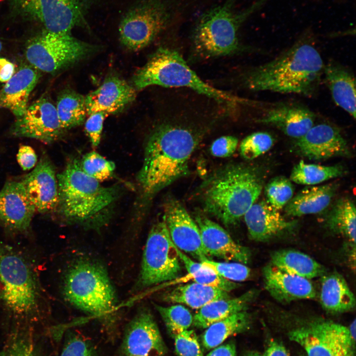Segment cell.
<instances>
[{
    "mask_svg": "<svg viewBox=\"0 0 356 356\" xmlns=\"http://www.w3.org/2000/svg\"><path fill=\"white\" fill-rule=\"evenodd\" d=\"M189 111L170 113L150 135L137 178L143 191L151 195L188 172L190 158L203 128L197 127Z\"/></svg>",
    "mask_w": 356,
    "mask_h": 356,
    "instance_id": "cell-1",
    "label": "cell"
},
{
    "mask_svg": "<svg viewBox=\"0 0 356 356\" xmlns=\"http://www.w3.org/2000/svg\"><path fill=\"white\" fill-rule=\"evenodd\" d=\"M324 64L310 39L299 40L274 59L246 71L241 84L252 91L311 96L316 91Z\"/></svg>",
    "mask_w": 356,
    "mask_h": 356,
    "instance_id": "cell-2",
    "label": "cell"
},
{
    "mask_svg": "<svg viewBox=\"0 0 356 356\" xmlns=\"http://www.w3.org/2000/svg\"><path fill=\"white\" fill-rule=\"evenodd\" d=\"M263 183L261 174L253 167H227L207 184L202 196L204 210L224 224L236 223L256 202Z\"/></svg>",
    "mask_w": 356,
    "mask_h": 356,
    "instance_id": "cell-3",
    "label": "cell"
},
{
    "mask_svg": "<svg viewBox=\"0 0 356 356\" xmlns=\"http://www.w3.org/2000/svg\"><path fill=\"white\" fill-rule=\"evenodd\" d=\"M58 205L63 217L79 223H93L115 201V187H104L85 173L74 159L57 176Z\"/></svg>",
    "mask_w": 356,
    "mask_h": 356,
    "instance_id": "cell-4",
    "label": "cell"
},
{
    "mask_svg": "<svg viewBox=\"0 0 356 356\" xmlns=\"http://www.w3.org/2000/svg\"><path fill=\"white\" fill-rule=\"evenodd\" d=\"M133 81L137 90L152 85L187 88L227 107H234L244 101L204 82L178 51L167 47H160L155 51L136 72Z\"/></svg>",
    "mask_w": 356,
    "mask_h": 356,
    "instance_id": "cell-5",
    "label": "cell"
},
{
    "mask_svg": "<svg viewBox=\"0 0 356 356\" xmlns=\"http://www.w3.org/2000/svg\"><path fill=\"white\" fill-rule=\"evenodd\" d=\"M271 0H256L244 10L235 13L232 0L204 13L192 34L194 55L209 59L230 55L240 48L238 32L241 25L252 14Z\"/></svg>",
    "mask_w": 356,
    "mask_h": 356,
    "instance_id": "cell-6",
    "label": "cell"
},
{
    "mask_svg": "<svg viewBox=\"0 0 356 356\" xmlns=\"http://www.w3.org/2000/svg\"><path fill=\"white\" fill-rule=\"evenodd\" d=\"M63 285L65 299L75 308L101 320L113 317L115 290L106 269L98 262L77 260L65 273Z\"/></svg>",
    "mask_w": 356,
    "mask_h": 356,
    "instance_id": "cell-7",
    "label": "cell"
},
{
    "mask_svg": "<svg viewBox=\"0 0 356 356\" xmlns=\"http://www.w3.org/2000/svg\"><path fill=\"white\" fill-rule=\"evenodd\" d=\"M12 15L42 25L56 33L71 34L86 24L87 12L93 0H7Z\"/></svg>",
    "mask_w": 356,
    "mask_h": 356,
    "instance_id": "cell-8",
    "label": "cell"
},
{
    "mask_svg": "<svg viewBox=\"0 0 356 356\" xmlns=\"http://www.w3.org/2000/svg\"><path fill=\"white\" fill-rule=\"evenodd\" d=\"M0 298L8 310L27 316L38 309L40 293L35 275L25 260L8 248L0 249Z\"/></svg>",
    "mask_w": 356,
    "mask_h": 356,
    "instance_id": "cell-9",
    "label": "cell"
},
{
    "mask_svg": "<svg viewBox=\"0 0 356 356\" xmlns=\"http://www.w3.org/2000/svg\"><path fill=\"white\" fill-rule=\"evenodd\" d=\"M97 49V46L78 40L71 34L44 29L28 41L25 56L37 70L54 73L87 57Z\"/></svg>",
    "mask_w": 356,
    "mask_h": 356,
    "instance_id": "cell-10",
    "label": "cell"
},
{
    "mask_svg": "<svg viewBox=\"0 0 356 356\" xmlns=\"http://www.w3.org/2000/svg\"><path fill=\"white\" fill-rule=\"evenodd\" d=\"M179 260L162 218L148 233L134 288L141 290L178 278L181 269Z\"/></svg>",
    "mask_w": 356,
    "mask_h": 356,
    "instance_id": "cell-11",
    "label": "cell"
},
{
    "mask_svg": "<svg viewBox=\"0 0 356 356\" xmlns=\"http://www.w3.org/2000/svg\"><path fill=\"white\" fill-rule=\"evenodd\" d=\"M171 13L159 0H146L132 8L119 25L122 44L132 50H140L149 44L167 26Z\"/></svg>",
    "mask_w": 356,
    "mask_h": 356,
    "instance_id": "cell-12",
    "label": "cell"
},
{
    "mask_svg": "<svg viewBox=\"0 0 356 356\" xmlns=\"http://www.w3.org/2000/svg\"><path fill=\"white\" fill-rule=\"evenodd\" d=\"M290 339L303 347L307 356H355V343L348 327L331 321L315 322L293 330Z\"/></svg>",
    "mask_w": 356,
    "mask_h": 356,
    "instance_id": "cell-13",
    "label": "cell"
},
{
    "mask_svg": "<svg viewBox=\"0 0 356 356\" xmlns=\"http://www.w3.org/2000/svg\"><path fill=\"white\" fill-rule=\"evenodd\" d=\"M121 349L125 356H163L167 352L158 325L146 309L139 310L127 324Z\"/></svg>",
    "mask_w": 356,
    "mask_h": 356,
    "instance_id": "cell-14",
    "label": "cell"
},
{
    "mask_svg": "<svg viewBox=\"0 0 356 356\" xmlns=\"http://www.w3.org/2000/svg\"><path fill=\"white\" fill-rule=\"evenodd\" d=\"M63 131L55 106L44 97L28 106L23 114L17 118L12 129L16 136L35 138L45 142L58 139Z\"/></svg>",
    "mask_w": 356,
    "mask_h": 356,
    "instance_id": "cell-15",
    "label": "cell"
},
{
    "mask_svg": "<svg viewBox=\"0 0 356 356\" xmlns=\"http://www.w3.org/2000/svg\"><path fill=\"white\" fill-rule=\"evenodd\" d=\"M163 218L172 241L179 250L199 261L210 257L197 224L178 201L170 199L166 203Z\"/></svg>",
    "mask_w": 356,
    "mask_h": 356,
    "instance_id": "cell-16",
    "label": "cell"
},
{
    "mask_svg": "<svg viewBox=\"0 0 356 356\" xmlns=\"http://www.w3.org/2000/svg\"><path fill=\"white\" fill-rule=\"evenodd\" d=\"M295 146L302 156L313 160L350 154L347 142L340 131L327 124L313 125L297 139Z\"/></svg>",
    "mask_w": 356,
    "mask_h": 356,
    "instance_id": "cell-17",
    "label": "cell"
},
{
    "mask_svg": "<svg viewBox=\"0 0 356 356\" xmlns=\"http://www.w3.org/2000/svg\"><path fill=\"white\" fill-rule=\"evenodd\" d=\"M22 181L6 182L0 191V222L10 229H28L36 212Z\"/></svg>",
    "mask_w": 356,
    "mask_h": 356,
    "instance_id": "cell-18",
    "label": "cell"
},
{
    "mask_svg": "<svg viewBox=\"0 0 356 356\" xmlns=\"http://www.w3.org/2000/svg\"><path fill=\"white\" fill-rule=\"evenodd\" d=\"M195 219L203 246L209 256L243 264L248 263L251 257L249 250L235 242L224 228L201 214L197 215Z\"/></svg>",
    "mask_w": 356,
    "mask_h": 356,
    "instance_id": "cell-19",
    "label": "cell"
},
{
    "mask_svg": "<svg viewBox=\"0 0 356 356\" xmlns=\"http://www.w3.org/2000/svg\"><path fill=\"white\" fill-rule=\"evenodd\" d=\"M36 211L46 213L58 205L57 178L51 162L43 157L21 181Z\"/></svg>",
    "mask_w": 356,
    "mask_h": 356,
    "instance_id": "cell-20",
    "label": "cell"
},
{
    "mask_svg": "<svg viewBox=\"0 0 356 356\" xmlns=\"http://www.w3.org/2000/svg\"><path fill=\"white\" fill-rule=\"evenodd\" d=\"M263 275L265 289L280 303L315 297V289L309 279L284 271L271 263L264 267Z\"/></svg>",
    "mask_w": 356,
    "mask_h": 356,
    "instance_id": "cell-21",
    "label": "cell"
},
{
    "mask_svg": "<svg viewBox=\"0 0 356 356\" xmlns=\"http://www.w3.org/2000/svg\"><path fill=\"white\" fill-rule=\"evenodd\" d=\"M135 97L134 88L119 77L110 75L97 89L85 96L87 114L100 111L109 115L116 113L134 101Z\"/></svg>",
    "mask_w": 356,
    "mask_h": 356,
    "instance_id": "cell-22",
    "label": "cell"
},
{
    "mask_svg": "<svg viewBox=\"0 0 356 356\" xmlns=\"http://www.w3.org/2000/svg\"><path fill=\"white\" fill-rule=\"evenodd\" d=\"M250 239L265 241L293 229L296 221L286 220L267 201L255 203L243 216Z\"/></svg>",
    "mask_w": 356,
    "mask_h": 356,
    "instance_id": "cell-23",
    "label": "cell"
},
{
    "mask_svg": "<svg viewBox=\"0 0 356 356\" xmlns=\"http://www.w3.org/2000/svg\"><path fill=\"white\" fill-rule=\"evenodd\" d=\"M314 120L313 113L306 107L280 104L267 110L259 122L276 127L287 136L298 139L314 125Z\"/></svg>",
    "mask_w": 356,
    "mask_h": 356,
    "instance_id": "cell-24",
    "label": "cell"
},
{
    "mask_svg": "<svg viewBox=\"0 0 356 356\" xmlns=\"http://www.w3.org/2000/svg\"><path fill=\"white\" fill-rule=\"evenodd\" d=\"M40 77L37 70L24 66L14 73L0 90V108L9 110L17 118L28 107L30 94Z\"/></svg>",
    "mask_w": 356,
    "mask_h": 356,
    "instance_id": "cell-25",
    "label": "cell"
},
{
    "mask_svg": "<svg viewBox=\"0 0 356 356\" xmlns=\"http://www.w3.org/2000/svg\"><path fill=\"white\" fill-rule=\"evenodd\" d=\"M323 73L335 103L355 119L356 95L354 76L344 67L333 62L324 65Z\"/></svg>",
    "mask_w": 356,
    "mask_h": 356,
    "instance_id": "cell-26",
    "label": "cell"
},
{
    "mask_svg": "<svg viewBox=\"0 0 356 356\" xmlns=\"http://www.w3.org/2000/svg\"><path fill=\"white\" fill-rule=\"evenodd\" d=\"M337 185L329 183L306 187L299 191L285 206L287 216L301 217L321 213L330 204Z\"/></svg>",
    "mask_w": 356,
    "mask_h": 356,
    "instance_id": "cell-27",
    "label": "cell"
},
{
    "mask_svg": "<svg viewBox=\"0 0 356 356\" xmlns=\"http://www.w3.org/2000/svg\"><path fill=\"white\" fill-rule=\"evenodd\" d=\"M257 290L252 289L238 297L211 302L199 309L193 317L192 323L197 327L206 328L234 313L247 311L249 305L257 297Z\"/></svg>",
    "mask_w": 356,
    "mask_h": 356,
    "instance_id": "cell-28",
    "label": "cell"
},
{
    "mask_svg": "<svg viewBox=\"0 0 356 356\" xmlns=\"http://www.w3.org/2000/svg\"><path fill=\"white\" fill-rule=\"evenodd\" d=\"M320 303L328 312L338 313L352 310L355 307L354 294L344 278L337 272L321 276Z\"/></svg>",
    "mask_w": 356,
    "mask_h": 356,
    "instance_id": "cell-29",
    "label": "cell"
},
{
    "mask_svg": "<svg viewBox=\"0 0 356 356\" xmlns=\"http://www.w3.org/2000/svg\"><path fill=\"white\" fill-rule=\"evenodd\" d=\"M229 298L226 291L195 282L179 284L164 296L166 302L185 304L195 309H199L213 301Z\"/></svg>",
    "mask_w": 356,
    "mask_h": 356,
    "instance_id": "cell-30",
    "label": "cell"
},
{
    "mask_svg": "<svg viewBox=\"0 0 356 356\" xmlns=\"http://www.w3.org/2000/svg\"><path fill=\"white\" fill-rule=\"evenodd\" d=\"M271 264L292 274L310 279L322 276L324 267L301 252L294 250H280L271 256Z\"/></svg>",
    "mask_w": 356,
    "mask_h": 356,
    "instance_id": "cell-31",
    "label": "cell"
},
{
    "mask_svg": "<svg viewBox=\"0 0 356 356\" xmlns=\"http://www.w3.org/2000/svg\"><path fill=\"white\" fill-rule=\"evenodd\" d=\"M250 317L247 311L234 313L206 328L202 335L204 347L209 350L222 344L228 337L248 328Z\"/></svg>",
    "mask_w": 356,
    "mask_h": 356,
    "instance_id": "cell-32",
    "label": "cell"
},
{
    "mask_svg": "<svg viewBox=\"0 0 356 356\" xmlns=\"http://www.w3.org/2000/svg\"><path fill=\"white\" fill-rule=\"evenodd\" d=\"M356 207L347 198L339 199L329 212L326 224L332 231L346 237L352 244L356 242Z\"/></svg>",
    "mask_w": 356,
    "mask_h": 356,
    "instance_id": "cell-33",
    "label": "cell"
},
{
    "mask_svg": "<svg viewBox=\"0 0 356 356\" xmlns=\"http://www.w3.org/2000/svg\"><path fill=\"white\" fill-rule=\"evenodd\" d=\"M56 109L62 129L81 125L87 114L85 96L71 89L63 91L58 96Z\"/></svg>",
    "mask_w": 356,
    "mask_h": 356,
    "instance_id": "cell-34",
    "label": "cell"
},
{
    "mask_svg": "<svg viewBox=\"0 0 356 356\" xmlns=\"http://www.w3.org/2000/svg\"><path fill=\"white\" fill-rule=\"evenodd\" d=\"M344 169L341 166H323L307 164L300 161L293 168L290 180L296 183L313 185L341 176Z\"/></svg>",
    "mask_w": 356,
    "mask_h": 356,
    "instance_id": "cell-35",
    "label": "cell"
},
{
    "mask_svg": "<svg viewBox=\"0 0 356 356\" xmlns=\"http://www.w3.org/2000/svg\"><path fill=\"white\" fill-rule=\"evenodd\" d=\"M174 246L180 260L183 263L188 274L191 276L194 282L216 287L228 292L239 286V284L221 277L201 263L194 262Z\"/></svg>",
    "mask_w": 356,
    "mask_h": 356,
    "instance_id": "cell-36",
    "label": "cell"
},
{
    "mask_svg": "<svg viewBox=\"0 0 356 356\" xmlns=\"http://www.w3.org/2000/svg\"><path fill=\"white\" fill-rule=\"evenodd\" d=\"M169 332L174 336L187 330L193 322V316L190 311L182 305L169 307L156 305Z\"/></svg>",
    "mask_w": 356,
    "mask_h": 356,
    "instance_id": "cell-37",
    "label": "cell"
},
{
    "mask_svg": "<svg viewBox=\"0 0 356 356\" xmlns=\"http://www.w3.org/2000/svg\"><path fill=\"white\" fill-rule=\"evenodd\" d=\"M294 192L291 180L282 176L271 179L265 188L267 202L278 210L287 204L293 197Z\"/></svg>",
    "mask_w": 356,
    "mask_h": 356,
    "instance_id": "cell-38",
    "label": "cell"
},
{
    "mask_svg": "<svg viewBox=\"0 0 356 356\" xmlns=\"http://www.w3.org/2000/svg\"><path fill=\"white\" fill-rule=\"evenodd\" d=\"M80 164L85 173L99 181L109 178L115 168L113 162L107 160L95 151L86 154Z\"/></svg>",
    "mask_w": 356,
    "mask_h": 356,
    "instance_id": "cell-39",
    "label": "cell"
},
{
    "mask_svg": "<svg viewBox=\"0 0 356 356\" xmlns=\"http://www.w3.org/2000/svg\"><path fill=\"white\" fill-rule=\"evenodd\" d=\"M274 143L272 135L266 132H257L246 136L240 144L241 155L253 160L269 150Z\"/></svg>",
    "mask_w": 356,
    "mask_h": 356,
    "instance_id": "cell-40",
    "label": "cell"
},
{
    "mask_svg": "<svg viewBox=\"0 0 356 356\" xmlns=\"http://www.w3.org/2000/svg\"><path fill=\"white\" fill-rule=\"evenodd\" d=\"M200 262L221 277L231 281L246 280L251 274L250 269L240 263L217 262L209 258H205Z\"/></svg>",
    "mask_w": 356,
    "mask_h": 356,
    "instance_id": "cell-41",
    "label": "cell"
},
{
    "mask_svg": "<svg viewBox=\"0 0 356 356\" xmlns=\"http://www.w3.org/2000/svg\"><path fill=\"white\" fill-rule=\"evenodd\" d=\"M60 356H96V353L89 340L73 333L66 341Z\"/></svg>",
    "mask_w": 356,
    "mask_h": 356,
    "instance_id": "cell-42",
    "label": "cell"
},
{
    "mask_svg": "<svg viewBox=\"0 0 356 356\" xmlns=\"http://www.w3.org/2000/svg\"><path fill=\"white\" fill-rule=\"evenodd\" d=\"M174 338L175 350L179 356H204L193 330H184Z\"/></svg>",
    "mask_w": 356,
    "mask_h": 356,
    "instance_id": "cell-43",
    "label": "cell"
},
{
    "mask_svg": "<svg viewBox=\"0 0 356 356\" xmlns=\"http://www.w3.org/2000/svg\"><path fill=\"white\" fill-rule=\"evenodd\" d=\"M109 114L100 111L89 115L85 123V131L92 146L96 147L100 143L102 132L103 122Z\"/></svg>",
    "mask_w": 356,
    "mask_h": 356,
    "instance_id": "cell-44",
    "label": "cell"
},
{
    "mask_svg": "<svg viewBox=\"0 0 356 356\" xmlns=\"http://www.w3.org/2000/svg\"><path fill=\"white\" fill-rule=\"evenodd\" d=\"M5 354L6 356H36L31 338L21 334L12 337Z\"/></svg>",
    "mask_w": 356,
    "mask_h": 356,
    "instance_id": "cell-45",
    "label": "cell"
},
{
    "mask_svg": "<svg viewBox=\"0 0 356 356\" xmlns=\"http://www.w3.org/2000/svg\"><path fill=\"white\" fill-rule=\"evenodd\" d=\"M238 143V138L232 135H226L216 139L211 146V154L217 157L225 158L232 155Z\"/></svg>",
    "mask_w": 356,
    "mask_h": 356,
    "instance_id": "cell-46",
    "label": "cell"
},
{
    "mask_svg": "<svg viewBox=\"0 0 356 356\" xmlns=\"http://www.w3.org/2000/svg\"><path fill=\"white\" fill-rule=\"evenodd\" d=\"M17 160L23 170H29L36 164L37 156L34 150L30 146H21L17 154Z\"/></svg>",
    "mask_w": 356,
    "mask_h": 356,
    "instance_id": "cell-47",
    "label": "cell"
},
{
    "mask_svg": "<svg viewBox=\"0 0 356 356\" xmlns=\"http://www.w3.org/2000/svg\"><path fill=\"white\" fill-rule=\"evenodd\" d=\"M15 66L8 60L0 58V82H6L14 74Z\"/></svg>",
    "mask_w": 356,
    "mask_h": 356,
    "instance_id": "cell-48",
    "label": "cell"
},
{
    "mask_svg": "<svg viewBox=\"0 0 356 356\" xmlns=\"http://www.w3.org/2000/svg\"><path fill=\"white\" fill-rule=\"evenodd\" d=\"M214 348L207 356H236V348L233 343H227Z\"/></svg>",
    "mask_w": 356,
    "mask_h": 356,
    "instance_id": "cell-49",
    "label": "cell"
},
{
    "mask_svg": "<svg viewBox=\"0 0 356 356\" xmlns=\"http://www.w3.org/2000/svg\"><path fill=\"white\" fill-rule=\"evenodd\" d=\"M265 356H289L284 347L276 341H271L265 354Z\"/></svg>",
    "mask_w": 356,
    "mask_h": 356,
    "instance_id": "cell-50",
    "label": "cell"
},
{
    "mask_svg": "<svg viewBox=\"0 0 356 356\" xmlns=\"http://www.w3.org/2000/svg\"><path fill=\"white\" fill-rule=\"evenodd\" d=\"M356 320L355 319L348 327L351 337L354 342H355L356 340Z\"/></svg>",
    "mask_w": 356,
    "mask_h": 356,
    "instance_id": "cell-51",
    "label": "cell"
},
{
    "mask_svg": "<svg viewBox=\"0 0 356 356\" xmlns=\"http://www.w3.org/2000/svg\"><path fill=\"white\" fill-rule=\"evenodd\" d=\"M244 356H265L264 354H261V353L255 352V351H249L248 352H246Z\"/></svg>",
    "mask_w": 356,
    "mask_h": 356,
    "instance_id": "cell-52",
    "label": "cell"
},
{
    "mask_svg": "<svg viewBox=\"0 0 356 356\" xmlns=\"http://www.w3.org/2000/svg\"><path fill=\"white\" fill-rule=\"evenodd\" d=\"M312 0L315 1H335V2H338V1L341 2V1H344L346 0Z\"/></svg>",
    "mask_w": 356,
    "mask_h": 356,
    "instance_id": "cell-53",
    "label": "cell"
},
{
    "mask_svg": "<svg viewBox=\"0 0 356 356\" xmlns=\"http://www.w3.org/2000/svg\"><path fill=\"white\" fill-rule=\"evenodd\" d=\"M1 48H2V44H1V42H0V51L1 50Z\"/></svg>",
    "mask_w": 356,
    "mask_h": 356,
    "instance_id": "cell-54",
    "label": "cell"
},
{
    "mask_svg": "<svg viewBox=\"0 0 356 356\" xmlns=\"http://www.w3.org/2000/svg\"><path fill=\"white\" fill-rule=\"evenodd\" d=\"M0 356H6L5 353H2L0 354Z\"/></svg>",
    "mask_w": 356,
    "mask_h": 356,
    "instance_id": "cell-55",
    "label": "cell"
}]
</instances>
